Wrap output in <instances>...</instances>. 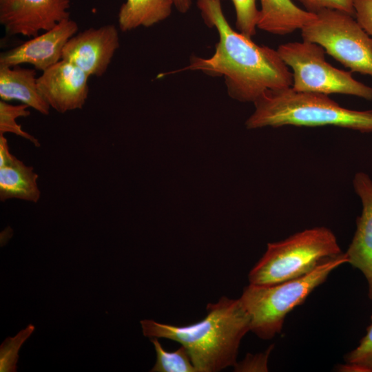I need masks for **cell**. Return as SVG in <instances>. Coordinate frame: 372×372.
<instances>
[{"instance_id": "1", "label": "cell", "mask_w": 372, "mask_h": 372, "mask_svg": "<svg viewBox=\"0 0 372 372\" xmlns=\"http://www.w3.org/2000/svg\"><path fill=\"white\" fill-rule=\"evenodd\" d=\"M197 6L206 24L218 32L214 53L208 58L193 56L188 65L171 73L194 70L223 76L229 96L242 103H254L267 90L292 86V72L278 51L234 30L220 0H198Z\"/></svg>"}, {"instance_id": "2", "label": "cell", "mask_w": 372, "mask_h": 372, "mask_svg": "<svg viewBox=\"0 0 372 372\" xmlns=\"http://www.w3.org/2000/svg\"><path fill=\"white\" fill-rule=\"evenodd\" d=\"M207 311L202 320L186 326L143 320V333L184 346L197 372H216L234 366L240 341L250 331L249 316L239 299L225 296L216 303H209Z\"/></svg>"}, {"instance_id": "3", "label": "cell", "mask_w": 372, "mask_h": 372, "mask_svg": "<svg viewBox=\"0 0 372 372\" xmlns=\"http://www.w3.org/2000/svg\"><path fill=\"white\" fill-rule=\"evenodd\" d=\"M254 103L255 110L245 122L249 130L335 126L372 132V111L343 107L327 94L298 92L290 87L267 90Z\"/></svg>"}, {"instance_id": "4", "label": "cell", "mask_w": 372, "mask_h": 372, "mask_svg": "<svg viewBox=\"0 0 372 372\" xmlns=\"http://www.w3.org/2000/svg\"><path fill=\"white\" fill-rule=\"evenodd\" d=\"M344 263H348L347 256L342 253L295 279L271 285L249 283L239 300L249 316L250 331L263 340L273 338L281 331L286 316Z\"/></svg>"}, {"instance_id": "5", "label": "cell", "mask_w": 372, "mask_h": 372, "mask_svg": "<svg viewBox=\"0 0 372 372\" xmlns=\"http://www.w3.org/2000/svg\"><path fill=\"white\" fill-rule=\"evenodd\" d=\"M342 254L334 234L324 227L298 232L267 244V251L251 269L250 284L271 285L311 271L327 260Z\"/></svg>"}, {"instance_id": "6", "label": "cell", "mask_w": 372, "mask_h": 372, "mask_svg": "<svg viewBox=\"0 0 372 372\" xmlns=\"http://www.w3.org/2000/svg\"><path fill=\"white\" fill-rule=\"evenodd\" d=\"M277 51L293 74L291 87L298 92L342 94L372 100V87L355 80L351 72L338 69L325 59L318 43L302 41L279 45Z\"/></svg>"}, {"instance_id": "7", "label": "cell", "mask_w": 372, "mask_h": 372, "mask_svg": "<svg viewBox=\"0 0 372 372\" xmlns=\"http://www.w3.org/2000/svg\"><path fill=\"white\" fill-rule=\"evenodd\" d=\"M300 30L304 41L319 44L351 71L372 76V38L352 15L324 9Z\"/></svg>"}, {"instance_id": "8", "label": "cell", "mask_w": 372, "mask_h": 372, "mask_svg": "<svg viewBox=\"0 0 372 372\" xmlns=\"http://www.w3.org/2000/svg\"><path fill=\"white\" fill-rule=\"evenodd\" d=\"M70 0H0V23L9 35L34 37L70 18Z\"/></svg>"}, {"instance_id": "9", "label": "cell", "mask_w": 372, "mask_h": 372, "mask_svg": "<svg viewBox=\"0 0 372 372\" xmlns=\"http://www.w3.org/2000/svg\"><path fill=\"white\" fill-rule=\"evenodd\" d=\"M119 45L118 31L114 25L90 28L67 41L62 60L75 65L89 76H101L107 71Z\"/></svg>"}, {"instance_id": "10", "label": "cell", "mask_w": 372, "mask_h": 372, "mask_svg": "<svg viewBox=\"0 0 372 372\" xmlns=\"http://www.w3.org/2000/svg\"><path fill=\"white\" fill-rule=\"evenodd\" d=\"M78 30L77 23L65 19L53 28L1 53L0 66L13 67L31 64L34 69L45 71L62 59L63 48Z\"/></svg>"}, {"instance_id": "11", "label": "cell", "mask_w": 372, "mask_h": 372, "mask_svg": "<svg viewBox=\"0 0 372 372\" xmlns=\"http://www.w3.org/2000/svg\"><path fill=\"white\" fill-rule=\"evenodd\" d=\"M89 77L75 65L61 59L42 72L37 85L50 107L63 114L83 107L89 93Z\"/></svg>"}, {"instance_id": "12", "label": "cell", "mask_w": 372, "mask_h": 372, "mask_svg": "<svg viewBox=\"0 0 372 372\" xmlns=\"http://www.w3.org/2000/svg\"><path fill=\"white\" fill-rule=\"evenodd\" d=\"M353 185L362 209L346 254L348 263L358 269L366 278L368 296L372 300V180L366 174L358 172L354 176Z\"/></svg>"}, {"instance_id": "13", "label": "cell", "mask_w": 372, "mask_h": 372, "mask_svg": "<svg viewBox=\"0 0 372 372\" xmlns=\"http://www.w3.org/2000/svg\"><path fill=\"white\" fill-rule=\"evenodd\" d=\"M0 98L19 101L43 115L50 113V106L38 87L35 69L0 66Z\"/></svg>"}, {"instance_id": "14", "label": "cell", "mask_w": 372, "mask_h": 372, "mask_svg": "<svg viewBox=\"0 0 372 372\" xmlns=\"http://www.w3.org/2000/svg\"><path fill=\"white\" fill-rule=\"evenodd\" d=\"M257 28L278 35L301 30L315 13L298 7L291 0H260Z\"/></svg>"}, {"instance_id": "15", "label": "cell", "mask_w": 372, "mask_h": 372, "mask_svg": "<svg viewBox=\"0 0 372 372\" xmlns=\"http://www.w3.org/2000/svg\"><path fill=\"white\" fill-rule=\"evenodd\" d=\"M38 174L17 158L0 167V200L19 199L37 203L41 197Z\"/></svg>"}, {"instance_id": "16", "label": "cell", "mask_w": 372, "mask_h": 372, "mask_svg": "<svg viewBox=\"0 0 372 372\" xmlns=\"http://www.w3.org/2000/svg\"><path fill=\"white\" fill-rule=\"evenodd\" d=\"M174 6L173 0H127L118 13L122 32L138 27H150L167 19Z\"/></svg>"}, {"instance_id": "17", "label": "cell", "mask_w": 372, "mask_h": 372, "mask_svg": "<svg viewBox=\"0 0 372 372\" xmlns=\"http://www.w3.org/2000/svg\"><path fill=\"white\" fill-rule=\"evenodd\" d=\"M156 353V362L152 372H197L187 349L183 345L174 351H167L157 338L151 339Z\"/></svg>"}, {"instance_id": "18", "label": "cell", "mask_w": 372, "mask_h": 372, "mask_svg": "<svg viewBox=\"0 0 372 372\" xmlns=\"http://www.w3.org/2000/svg\"><path fill=\"white\" fill-rule=\"evenodd\" d=\"M28 107V105L23 103L14 105L1 100L0 101V135H3L7 132L12 133L28 140L36 147H40L39 141L23 131L16 121L19 117H26L30 114Z\"/></svg>"}, {"instance_id": "19", "label": "cell", "mask_w": 372, "mask_h": 372, "mask_svg": "<svg viewBox=\"0 0 372 372\" xmlns=\"http://www.w3.org/2000/svg\"><path fill=\"white\" fill-rule=\"evenodd\" d=\"M345 364L339 365L341 371L372 372V317L371 324L359 344L345 357Z\"/></svg>"}, {"instance_id": "20", "label": "cell", "mask_w": 372, "mask_h": 372, "mask_svg": "<svg viewBox=\"0 0 372 372\" xmlns=\"http://www.w3.org/2000/svg\"><path fill=\"white\" fill-rule=\"evenodd\" d=\"M236 11L238 30L249 38L256 34L259 10L256 0H231Z\"/></svg>"}, {"instance_id": "21", "label": "cell", "mask_w": 372, "mask_h": 372, "mask_svg": "<svg viewBox=\"0 0 372 372\" xmlns=\"http://www.w3.org/2000/svg\"><path fill=\"white\" fill-rule=\"evenodd\" d=\"M34 327L30 324L25 330L19 333L14 338H9L5 340L10 348V351H1V371H15L17 360V352L21 345L31 334Z\"/></svg>"}, {"instance_id": "22", "label": "cell", "mask_w": 372, "mask_h": 372, "mask_svg": "<svg viewBox=\"0 0 372 372\" xmlns=\"http://www.w3.org/2000/svg\"><path fill=\"white\" fill-rule=\"evenodd\" d=\"M306 10L317 13L324 9L336 10L355 16V0H299Z\"/></svg>"}, {"instance_id": "23", "label": "cell", "mask_w": 372, "mask_h": 372, "mask_svg": "<svg viewBox=\"0 0 372 372\" xmlns=\"http://www.w3.org/2000/svg\"><path fill=\"white\" fill-rule=\"evenodd\" d=\"M270 347L265 353L256 355L247 354L240 362H236L234 366L236 371H267V360L272 349Z\"/></svg>"}, {"instance_id": "24", "label": "cell", "mask_w": 372, "mask_h": 372, "mask_svg": "<svg viewBox=\"0 0 372 372\" xmlns=\"http://www.w3.org/2000/svg\"><path fill=\"white\" fill-rule=\"evenodd\" d=\"M354 9L357 21L372 38V0H355Z\"/></svg>"}, {"instance_id": "25", "label": "cell", "mask_w": 372, "mask_h": 372, "mask_svg": "<svg viewBox=\"0 0 372 372\" xmlns=\"http://www.w3.org/2000/svg\"><path fill=\"white\" fill-rule=\"evenodd\" d=\"M15 156L10 154L7 139L0 135V167L10 163Z\"/></svg>"}, {"instance_id": "26", "label": "cell", "mask_w": 372, "mask_h": 372, "mask_svg": "<svg viewBox=\"0 0 372 372\" xmlns=\"http://www.w3.org/2000/svg\"><path fill=\"white\" fill-rule=\"evenodd\" d=\"M174 6L182 14H185L192 6V0H173Z\"/></svg>"}]
</instances>
